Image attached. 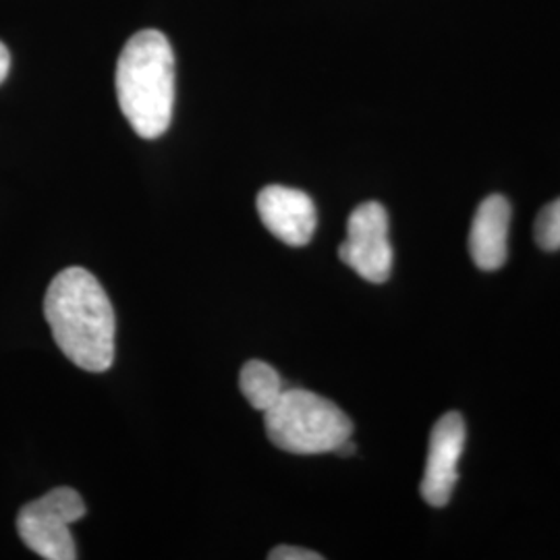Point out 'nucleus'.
Returning <instances> with one entry per match:
<instances>
[{"label": "nucleus", "instance_id": "f257e3e1", "mask_svg": "<svg viewBox=\"0 0 560 560\" xmlns=\"http://www.w3.org/2000/svg\"><path fill=\"white\" fill-rule=\"evenodd\" d=\"M44 316L65 358L85 372H106L115 361L117 318L101 280L71 266L48 284Z\"/></svg>", "mask_w": 560, "mask_h": 560}, {"label": "nucleus", "instance_id": "f03ea898", "mask_svg": "<svg viewBox=\"0 0 560 560\" xmlns=\"http://www.w3.org/2000/svg\"><path fill=\"white\" fill-rule=\"evenodd\" d=\"M115 85L120 113L140 138L166 133L175 108V52L162 32L143 30L125 44Z\"/></svg>", "mask_w": 560, "mask_h": 560}, {"label": "nucleus", "instance_id": "7ed1b4c3", "mask_svg": "<svg viewBox=\"0 0 560 560\" xmlns=\"http://www.w3.org/2000/svg\"><path fill=\"white\" fill-rule=\"evenodd\" d=\"M266 434L293 455L335 453L353 434V423L332 400L303 388H284L266 411Z\"/></svg>", "mask_w": 560, "mask_h": 560}, {"label": "nucleus", "instance_id": "20e7f679", "mask_svg": "<svg viewBox=\"0 0 560 560\" xmlns=\"http://www.w3.org/2000/svg\"><path fill=\"white\" fill-rule=\"evenodd\" d=\"M85 515V502L73 488H55L25 504L18 515L21 541L46 560H75L71 525Z\"/></svg>", "mask_w": 560, "mask_h": 560}, {"label": "nucleus", "instance_id": "39448f33", "mask_svg": "<svg viewBox=\"0 0 560 560\" xmlns=\"http://www.w3.org/2000/svg\"><path fill=\"white\" fill-rule=\"evenodd\" d=\"M339 258L368 282L382 284L390 279L393 245L388 240V214L382 203L365 201L351 212Z\"/></svg>", "mask_w": 560, "mask_h": 560}, {"label": "nucleus", "instance_id": "423d86ee", "mask_svg": "<svg viewBox=\"0 0 560 560\" xmlns=\"http://www.w3.org/2000/svg\"><path fill=\"white\" fill-rule=\"evenodd\" d=\"M465 448V421L460 413H446L436 421L430 444L421 497L432 506H446L459 481V460Z\"/></svg>", "mask_w": 560, "mask_h": 560}, {"label": "nucleus", "instance_id": "0eeeda50", "mask_svg": "<svg viewBox=\"0 0 560 560\" xmlns=\"http://www.w3.org/2000/svg\"><path fill=\"white\" fill-rule=\"evenodd\" d=\"M256 206L264 226L282 243L303 247L314 237L318 212L305 191L284 185H268L258 194Z\"/></svg>", "mask_w": 560, "mask_h": 560}, {"label": "nucleus", "instance_id": "6e6552de", "mask_svg": "<svg viewBox=\"0 0 560 560\" xmlns=\"http://www.w3.org/2000/svg\"><path fill=\"white\" fill-rule=\"evenodd\" d=\"M511 203L502 196L481 201L469 231V254L480 270H499L509 258Z\"/></svg>", "mask_w": 560, "mask_h": 560}, {"label": "nucleus", "instance_id": "1a4fd4ad", "mask_svg": "<svg viewBox=\"0 0 560 560\" xmlns=\"http://www.w3.org/2000/svg\"><path fill=\"white\" fill-rule=\"evenodd\" d=\"M240 388L243 397L258 411H268L280 395L284 393V384L279 372L261 360H249L240 372Z\"/></svg>", "mask_w": 560, "mask_h": 560}, {"label": "nucleus", "instance_id": "9d476101", "mask_svg": "<svg viewBox=\"0 0 560 560\" xmlns=\"http://www.w3.org/2000/svg\"><path fill=\"white\" fill-rule=\"evenodd\" d=\"M536 241L546 252L560 249V198L548 203L538 214Z\"/></svg>", "mask_w": 560, "mask_h": 560}, {"label": "nucleus", "instance_id": "9b49d317", "mask_svg": "<svg viewBox=\"0 0 560 560\" xmlns=\"http://www.w3.org/2000/svg\"><path fill=\"white\" fill-rule=\"evenodd\" d=\"M270 560H322V555L307 550V548H298V546H277L268 555Z\"/></svg>", "mask_w": 560, "mask_h": 560}, {"label": "nucleus", "instance_id": "f8f14e48", "mask_svg": "<svg viewBox=\"0 0 560 560\" xmlns=\"http://www.w3.org/2000/svg\"><path fill=\"white\" fill-rule=\"evenodd\" d=\"M9 71H11V55H9V48L0 42V83L7 80Z\"/></svg>", "mask_w": 560, "mask_h": 560}]
</instances>
